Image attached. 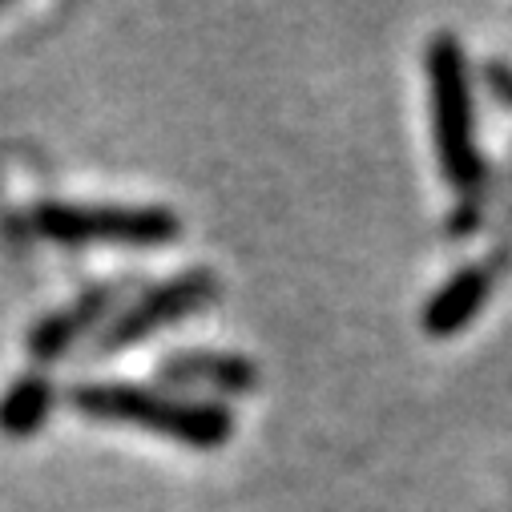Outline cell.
Segmentation results:
<instances>
[{
    "instance_id": "cell-2",
    "label": "cell",
    "mask_w": 512,
    "mask_h": 512,
    "mask_svg": "<svg viewBox=\"0 0 512 512\" xmlns=\"http://www.w3.org/2000/svg\"><path fill=\"white\" fill-rule=\"evenodd\" d=\"M428 81H432V121H436L440 170L460 190L464 202H476L484 170H480V154L472 142V97H468L464 49L456 37L440 33L428 45Z\"/></svg>"
},
{
    "instance_id": "cell-7",
    "label": "cell",
    "mask_w": 512,
    "mask_h": 512,
    "mask_svg": "<svg viewBox=\"0 0 512 512\" xmlns=\"http://www.w3.org/2000/svg\"><path fill=\"white\" fill-rule=\"evenodd\" d=\"M484 299H488V271H480V267L456 271V275L428 299V307H424V331L436 335V339L464 331V327L480 315Z\"/></svg>"
},
{
    "instance_id": "cell-8",
    "label": "cell",
    "mask_w": 512,
    "mask_h": 512,
    "mask_svg": "<svg viewBox=\"0 0 512 512\" xmlns=\"http://www.w3.org/2000/svg\"><path fill=\"white\" fill-rule=\"evenodd\" d=\"M49 408H53V383L45 375H37V371L21 375L5 392V400H0V432L25 440V436L45 428Z\"/></svg>"
},
{
    "instance_id": "cell-6",
    "label": "cell",
    "mask_w": 512,
    "mask_h": 512,
    "mask_svg": "<svg viewBox=\"0 0 512 512\" xmlns=\"http://www.w3.org/2000/svg\"><path fill=\"white\" fill-rule=\"evenodd\" d=\"M117 307V287L113 283H101V287H89L77 303L45 315L33 331H29V355L49 363L57 355H65L77 339H85L93 327H101L109 319V311Z\"/></svg>"
},
{
    "instance_id": "cell-1",
    "label": "cell",
    "mask_w": 512,
    "mask_h": 512,
    "mask_svg": "<svg viewBox=\"0 0 512 512\" xmlns=\"http://www.w3.org/2000/svg\"><path fill=\"white\" fill-rule=\"evenodd\" d=\"M73 408L97 424H125L154 436H170L186 448H222L234 436V416L222 404L182 400L138 383H81L73 388Z\"/></svg>"
},
{
    "instance_id": "cell-4",
    "label": "cell",
    "mask_w": 512,
    "mask_h": 512,
    "mask_svg": "<svg viewBox=\"0 0 512 512\" xmlns=\"http://www.w3.org/2000/svg\"><path fill=\"white\" fill-rule=\"evenodd\" d=\"M218 291L222 287H218L214 271H186V275H178L170 283H158L134 307H125L117 319L105 323V331L97 335V351L101 355H113L121 347H134V343L158 335L162 327H170V323H178V319L210 307L218 299Z\"/></svg>"
},
{
    "instance_id": "cell-5",
    "label": "cell",
    "mask_w": 512,
    "mask_h": 512,
    "mask_svg": "<svg viewBox=\"0 0 512 512\" xmlns=\"http://www.w3.org/2000/svg\"><path fill=\"white\" fill-rule=\"evenodd\" d=\"M158 375L174 388H214L226 396H250L259 388V367L238 351H178Z\"/></svg>"
},
{
    "instance_id": "cell-3",
    "label": "cell",
    "mask_w": 512,
    "mask_h": 512,
    "mask_svg": "<svg viewBox=\"0 0 512 512\" xmlns=\"http://www.w3.org/2000/svg\"><path fill=\"white\" fill-rule=\"evenodd\" d=\"M33 230L49 242H121V246H162L182 234L178 214L162 206H77L41 202L33 210Z\"/></svg>"
}]
</instances>
